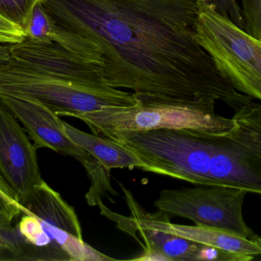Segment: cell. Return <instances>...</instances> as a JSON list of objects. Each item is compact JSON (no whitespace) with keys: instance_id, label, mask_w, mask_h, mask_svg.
I'll return each mask as SVG.
<instances>
[{"instance_id":"6da1fadb","label":"cell","mask_w":261,"mask_h":261,"mask_svg":"<svg viewBox=\"0 0 261 261\" xmlns=\"http://www.w3.org/2000/svg\"><path fill=\"white\" fill-rule=\"evenodd\" d=\"M57 24L94 41L116 88L185 101H252L224 78L198 42L196 0H41Z\"/></svg>"},{"instance_id":"d6986e66","label":"cell","mask_w":261,"mask_h":261,"mask_svg":"<svg viewBox=\"0 0 261 261\" xmlns=\"http://www.w3.org/2000/svg\"><path fill=\"white\" fill-rule=\"evenodd\" d=\"M20 210L21 205L15 199V195L0 176V209Z\"/></svg>"},{"instance_id":"ffe728a7","label":"cell","mask_w":261,"mask_h":261,"mask_svg":"<svg viewBox=\"0 0 261 261\" xmlns=\"http://www.w3.org/2000/svg\"><path fill=\"white\" fill-rule=\"evenodd\" d=\"M12 61V58L9 44L0 43V67L10 64Z\"/></svg>"},{"instance_id":"3957f363","label":"cell","mask_w":261,"mask_h":261,"mask_svg":"<svg viewBox=\"0 0 261 261\" xmlns=\"http://www.w3.org/2000/svg\"><path fill=\"white\" fill-rule=\"evenodd\" d=\"M0 94L32 98L59 116L71 117L104 107L135 105V93L112 87L107 80H73L40 73L12 62L0 67Z\"/></svg>"},{"instance_id":"ba28073f","label":"cell","mask_w":261,"mask_h":261,"mask_svg":"<svg viewBox=\"0 0 261 261\" xmlns=\"http://www.w3.org/2000/svg\"><path fill=\"white\" fill-rule=\"evenodd\" d=\"M246 193L241 188L217 185L164 189L153 205L170 219L178 216L254 240L257 235L247 225L242 211Z\"/></svg>"},{"instance_id":"5bb4252c","label":"cell","mask_w":261,"mask_h":261,"mask_svg":"<svg viewBox=\"0 0 261 261\" xmlns=\"http://www.w3.org/2000/svg\"><path fill=\"white\" fill-rule=\"evenodd\" d=\"M58 26L41 2L34 7L31 14L25 30L26 38L40 42L54 41Z\"/></svg>"},{"instance_id":"30bf717a","label":"cell","mask_w":261,"mask_h":261,"mask_svg":"<svg viewBox=\"0 0 261 261\" xmlns=\"http://www.w3.org/2000/svg\"><path fill=\"white\" fill-rule=\"evenodd\" d=\"M37 150L21 124L0 102V176L20 205L44 181Z\"/></svg>"},{"instance_id":"52a82bcc","label":"cell","mask_w":261,"mask_h":261,"mask_svg":"<svg viewBox=\"0 0 261 261\" xmlns=\"http://www.w3.org/2000/svg\"><path fill=\"white\" fill-rule=\"evenodd\" d=\"M0 102L18 120L37 149H50L82 164L91 182L85 196L90 206H98L105 198L111 199L110 195L118 196L111 185L110 170L69 137L63 121L53 110L24 97L0 94Z\"/></svg>"},{"instance_id":"e0dca14e","label":"cell","mask_w":261,"mask_h":261,"mask_svg":"<svg viewBox=\"0 0 261 261\" xmlns=\"http://www.w3.org/2000/svg\"><path fill=\"white\" fill-rule=\"evenodd\" d=\"M219 14L228 17L241 29H245V21L242 16L239 0H205Z\"/></svg>"},{"instance_id":"277c9868","label":"cell","mask_w":261,"mask_h":261,"mask_svg":"<svg viewBox=\"0 0 261 261\" xmlns=\"http://www.w3.org/2000/svg\"><path fill=\"white\" fill-rule=\"evenodd\" d=\"M214 132L189 129H156L110 136L135 153L142 171L195 185L213 186L210 176Z\"/></svg>"},{"instance_id":"9c48e42d","label":"cell","mask_w":261,"mask_h":261,"mask_svg":"<svg viewBox=\"0 0 261 261\" xmlns=\"http://www.w3.org/2000/svg\"><path fill=\"white\" fill-rule=\"evenodd\" d=\"M21 211L30 213L38 219L50 239L57 260H115L84 242L82 227L74 208L44 181L21 205Z\"/></svg>"},{"instance_id":"7c38bea8","label":"cell","mask_w":261,"mask_h":261,"mask_svg":"<svg viewBox=\"0 0 261 261\" xmlns=\"http://www.w3.org/2000/svg\"><path fill=\"white\" fill-rule=\"evenodd\" d=\"M63 126L69 137L94 156L106 169L138 168L142 170L144 164L138 156L125 146L115 139L82 131L63 121Z\"/></svg>"},{"instance_id":"4fadbf2b","label":"cell","mask_w":261,"mask_h":261,"mask_svg":"<svg viewBox=\"0 0 261 261\" xmlns=\"http://www.w3.org/2000/svg\"><path fill=\"white\" fill-rule=\"evenodd\" d=\"M20 211L0 209V260H35L33 248L14 226Z\"/></svg>"},{"instance_id":"7a4b0ae2","label":"cell","mask_w":261,"mask_h":261,"mask_svg":"<svg viewBox=\"0 0 261 261\" xmlns=\"http://www.w3.org/2000/svg\"><path fill=\"white\" fill-rule=\"evenodd\" d=\"M135 105L104 107L90 113L75 114L92 133L110 137L126 132L156 129H189L200 131H228L234 127L233 118L216 114V101H185L149 93H134Z\"/></svg>"},{"instance_id":"9a60e30c","label":"cell","mask_w":261,"mask_h":261,"mask_svg":"<svg viewBox=\"0 0 261 261\" xmlns=\"http://www.w3.org/2000/svg\"><path fill=\"white\" fill-rule=\"evenodd\" d=\"M41 0H0V15L25 32L34 7Z\"/></svg>"},{"instance_id":"2e32d148","label":"cell","mask_w":261,"mask_h":261,"mask_svg":"<svg viewBox=\"0 0 261 261\" xmlns=\"http://www.w3.org/2000/svg\"><path fill=\"white\" fill-rule=\"evenodd\" d=\"M245 31L261 40V0H239Z\"/></svg>"},{"instance_id":"8992f818","label":"cell","mask_w":261,"mask_h":261,"mask_svg":"<svg viewBox=\"0 0 261 261\" xmlns=\"http://www.w3.org/2000/svg\"><path fill=\"white\" fill-rule=\"evenodd\" d=\"M232 118L233 128L213 133V185L261 196V104L251 101L236 110Z\"/></svg>"},{"instance_id":"44dd1931","label":"cell","mask_w":261,"mask_h":261,"mask_svg":"<svg viewBox=\"0 0 261 261\" xmlns=\"http://www.w3.org/2000/svg\"><path fill=\"white\" fill-rule=\"evenodd\" d=\"M255 242H257V243L260 244L261 245V237H258V236H256L255 239H254Z\"/></svg>"},{"instance_id":"ac0fdd59","label":"cell","mask_w":261,"mask_h":261,"mask_svg":"<svg viewBox=\"0 0 261 261\" xmlns=\"http://www.w3.org/2000/svg\"><path fill=\"white\" fill-rule=\"evenodd\" d=\"M25 38L22 29L0 15V43L13 44L21 42Z\"/></svg>"},{"instance_id":"5b68a950","label":"cell","mask_w":261,"mask_h":261,"mask_svg":"<svg viewBox=\"0 0 261 261\" xmlns=\"http://www.w3.org/2000/svg\"><path fill=\"white\" fill-rule=\"evenodd\" d=\"M196 1L198 42L234 89L261 101V40L219 14L205 0Z\"/></svg>"},{"instance_id":"8fae6325","label":"cell","mask_w":261,"mask_h":261,"mask_svg":"<svg viewBox=\"0 0 261 261\" xmlns=\"http://www.w3.org/2000/svg\"><path fill=\"white\" fill-rule=\"evenodd\" d=\"M144 252L136 260L250 261L253 257L222 251L164 231L140 228Z\"/></svg>"}]
</instances>
